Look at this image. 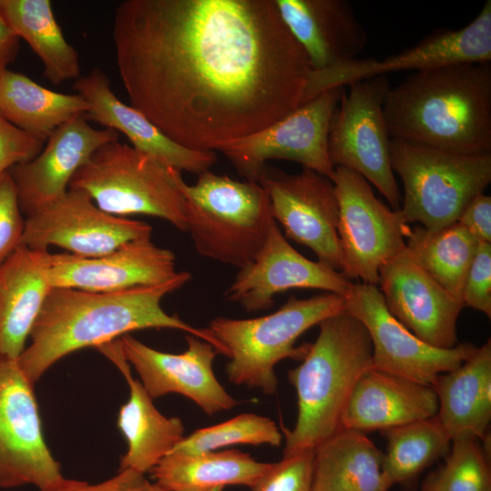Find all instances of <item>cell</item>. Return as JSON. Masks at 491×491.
I'll use <instances>...</instances> for the list:
<instances>
[{"label":"cell","instance_id":"cell-2","mask_svg":"<svg viewBox=\"0 0 491 491\" xmlns=\"http://www.w3.org/2000/svg\"><path fill=\"white\" fill-rule=\"evenodd\" d=\"M191 274L181 271L156 286L112 293L52 287L32 328L30 344L17 363L35 384L57 361L90 346L117 339L131 331L170 328L185 332L211 344L227 356L224 346L207 328L195 327L161 306L163 298L181 288Z\"/></svg>","mask_w":491,"mask_h":491},{"label":"cell","instance_id":"cell-34","mask_svg":"<svg viewBox=\"0 0 491 491\" xmlns=\"http://www.w3.org/2000/svg\"><path fill=\"white\" fill-rule=\"evenodd\" d=\"M479 439L452 441L445 463L429 474L422 491H491V470L486 447Z\"/></svg>","mask_w":491,"mask_h":491},{"label":"cell","instance_id":"cell-4","mask_svg":"<svg viewBox=\"0 0 491 491\" xmlns=\"http://www.w3.org/2000/svg\"><path fill=\"white\" fill-rule=\"evenodd\" d=\"M302 363L288 371L297 396L292 430L283 429V456L314 451L342 429V416L361 377L371 368L372 343L365 326L346 311L319 325Z\"/></svg>","mask_w":491,"mask_h":491},{"label":"cell","instance_id":"cell-43","mask_svg":"<svg viewBox=\"0 0 491 491\" xmlns=\"http://www.w3.org/2000/svg\"><path fill=\"white\" fill-rule=\"evenodd\" d=\"M158 491H161V490L158 488ZM204 491H223V488L222 487H215V488L208 489V490H204Z\"/></svg>","mask_w":491,"mask_h":491},{"label":"cell","instance_id":"cell-5","mask_svg":"<svg viewBox=\"0 0 491 491\" xmlns=\"http://www.w3.org/2000/svg\"><path fill=\"white\" fill-rule=\"evenodd\" d=\"M187 232L196 252L242 267L265 244L272 225L268 195L259 182L207 170L193 185L180 181Z\"/></svg>","mask_w":491,"mask_h":491},{"label":"cell","instance_id":"cell-35","mask_svg":"<svg viewBox=\"0 0 491 491\" xmlns=\"http://www.w3.org/2000/svg\"><path fill=\"white\" fill-rule=\"evenodd\" d=\"M282 439L283 434L272 419L243 413L223 423L195 430L171 452L197 454L234 445L279 446Z\"/></svg>","mask_w":491,"mask_h":491},{"label":"cell","instance_id":"cell-15","mask_svg":"<svg viewBox=\"0 0 491 491\" xmlns=\"http://www.w3.org/2000/svg\"><path fill=\"white\" fill-rule=\"evenodd\" d=\"M258 182L286 237L311 249L320 263L342 272L338 203L333 181L308 168L289 175L266 165Z\"/></svg>","mask_w":491,"mask_h":491},{"label":"cell","instance_id":"cell-3","mask_svg":"<svg viewBox=\"0 0 491 491\" xmlns=\"http://www.w3.org/2000/svg\"><path fill=\"white\" fill-rule=\"evenodd\" d=\"M391 138L463 155L491 154V62L414 72L384 102Z\"/></svg>","mask_w":491,"mask_h":491},{"label":"cell","instance_id":"cell-24","mask_svg":"<svg viewBox=\"0 0 491 491\" xmlns=\"http://www.w3.org/2000/svg\"><path fill=\"white\" fill-rule=\"evenodd\" d=\"M96 348L115 365L129 386L128 401L121 406L117 416V427L127 445L119 470L130 469L145 475L183 440V422L178 417H166L156 409L141 382L132 376L119 338Z\"/></svg>","mask_w":491,"mask_h":491},{"label":"cell","instance_id":"cell-39","mask_svg":"<svg viewBox=\"0 0 491 491\" xmlns=\"http://www.w3.org/2000/svg\"><path fill=\"white\" fill-rule=\"evenodd\" d=\"M44 144L0 115V174L34 159L42 151Z\"/></svg>","mask_w":491,"mask_h":491},{"label":"cell","instance_id":"cell-20","mask_svg":"<svg viewBox=\"0 0 491 491\" xmlns=\"http://www.w3.org/2000/svg\"><path fill=\"white\" fill-rule=\"evenodd\" d=\"M177 273L174 253L155 246L151 236L129 241L95 257L50 253L47 267L52 287L98 293L160 285Z\"/></svg>","mask_w":491,"mask_h":491},{"label":"cell","instance_id":"cell-22","mask_svg":"<svg viewBox=\"0 0 491 491\" xmlns=\"http://www.w3.org/2000/svg\"><path fill=\"white\" fill-rule=\"evenodd\" d=\"M73 88L88 105L85 114L88 120L125 135L133 147L163 164L198 175L215 162L213 151L194 150L175 143L143 113L121 101L100 68L75 80Z\"/></svg>","mask_w":491,"mask_h":491},{"label":"cell","instance_id":"cell-25","mask_svg":"<svg viewBox=\"0 0 491 491\" xmlns=\"http://www.w3.org/2000/svg\"><path fill=\"white\" fill-rule=\"evenodd\" d=\"M438 411L434 388L373 368L357 381L342 416V428L386 430L431 418Z\"/></svg>","mask_w":491,"mask_h":491},{"label":"cell","instance_id":"cell-21","mask_svg":"<svg viewBox=\"0 0 491 491\" xmlns=\"http://www.w3.org/2000/svg\"><path fill=\"white\" fill-rule=\"evenodd\" d=\"M87 120L85 115L73 117L50 135L34 159L9 170L26 216L64 196L90 156L103 145L119 140L116 131L92 127Z\"/></svg>","mask_w":491,"mask_h":491},{"label":"cell","instance_id":"cell-40","mask_svg":"<svg viewBox=\"0 0 491 491\" xmlns=\"http://www.w3.org/2000/svg\"><path fill=\"white\" fill-rule=\"evenodd\" d=\"M45 491H158V488L155 484H150L143 474L125 469L97 484L63 477Z\"/></svg>","mask_w":491,"mask_h":491},{"label":"cell","instance_id":"cell-8","mask_svg":"<svg viewBox=\"0 0 491 491\" xmlns=\"http://www.w3.org/2000/svg\"><path fill=\"white\" fill-rule=\"evenodd\" d=\"M389 149L404 186L398 210L406 224L431 231L450 225L491 182V154L463 155L394 138Z\"/></svg>","mask_w":491,"mask_h":491},{"label":"cell","instance_id":"cell-28","mask_svg":"<svg viewBox=\"0 0 491 491\" xmlns=\"http://www.w3.org/2000/svg\"><path fill=\"white\" fill-rule=\"evenodd\" d=\"M273 463L236 449L197 454L171 452L149 472L161 491H204L227 485L253 487Z\"/></svg>","mask_w":491,"mask_h":491},{"label":"cell","instance_id":"cell-32","mask_svg":"<svg viewBox=\"0 0 491 491\" xmlns=\"http://www.w3.org/2000/svg\"><path fill=\"white\" fill-rule=\"evenodd\" d=\"M406 239V247L412 259L441 287L461 300L479 241L458 222L434 231L416 226Z\"/></svg>","mask_w":491,"mask_h":491},{"label":"cell","instance_id":"cell-6","mask_svg":"<svg viewBox=\"0 0 491 491\" xmlns=\"http://www.w3.org/2000/svg\"><path fill=\"white\" fill-rule=\"evenodd\" d=\"M346 311L345 296L326 293L306 299L290 297L274 313L249 319L218 316L209 329L227 351L228 380L272 395L277 387L276 365L301 360L307 344L295 347L298 337L325 319Z\"/></svg>","mask_w":491,"mask_h":491},{"label":"cell","instance_id":"cell-26","mask_svg":"<svg viewBox=\"0 0 491 491\" xmlns=\"http://www.w3.org/2000/svg\"><path fill=\"white\" fill-rule=\"evenodd\" d=\"M48 249L19 246L0 266V356L17 359L52 286Z\"/></svg>","mask_w":491,"mask_h":491},{"label":"cell","instance_id":"cell-33","mask_svg":"<svg viewBox=\"0 0 491 491\" xmlns=\"http://www.w3.org/2000/svg\"><path fill=\"white\" fill-rule=\"evenodd\" d=\"M387 441L382 471L389 488L413 483L448 454L452 440L436 416L381 431Z\"/></svg>","mask_w":491,"mask_h":491},{"label":"cell","instance_id":"cell-19","mask_svg":"<svg viewBox=\"0 0 491 491\" xmlns=\"http://www.w3.org/2000/svg\"><path fill=\"white\" fill-rule=\"evenodd\" d=\"M377 286L390 314L420 340L442 349L458 344L462 301L430 277L406 247L381 266Z\"/></svg>","mask_w":491,"mask_h":491},{"label":"cell","instance_id":"cell-23","mask_svg":"<svg viewBox=\"0 0 491 491\" xmlns=\"http://www.w3.org/2000/svg\"><path fill=\"white\" fill-rule=\"evenodd\" d=\"M286 26L313 70L356 59L367 42L366 29L346 0H275Z\"/></svg>","mask_w":491,"mask_h":491},{"label":"cell","instance_id":"cell-16","mask_svg":"<svg viewBox=\"0 0 491 491\" xmlns=\"http://www.w3.org/2000/svg\"><path fill=\"white\" fill-rule=\"evenodd\" d=\"M152 231L147 223L108 214L85 193L68 189L60 199L26 216L21 245L33 249L55 246L75 256L95 257L149 237Z\"/></svg>","mask_w":491,"mask_h":491},{"label":"cell","instance_id":"cell-30","mask_svg":"<svg viewBox=\"0 0 491 491\" xmlns=\"http://www.w3.org/2000/svg\"><path fill=\"white\" fill-rule=\"evenodd\" d=\"M0 15L41 60L45 79L58 85L81 76L79 54L65 37L50 0H0Z\"/></svg>","mask_w":491,"mask_h":491},{"label":"cell","instance_id":"cell-7","mask_svg":"<svg viewBox=\"0 0 491 491\" xmlns=\"http://www.w3.org/2000/svg\"><path fill=\"white\" fill-rule=\"evenodd\" d=\"M181 172L119 140L100 146L75 174L68 189L85 193L103 211L121 217H160L185 232Z\"/></svg>","mask_w":491,"mask_h":491},{"label":"cell","instance_id":"cell-37","mask_svg":"<svg viewBox=\"0 0 491 491\" xmlns=\"http://www.w3.org/2000/svg\"><path fill=\"white\" fill-rule=\"evenodd\" d=\"M22 214L10 172L0 174V266L21 246L25 229Z\"/></svg>","mask_w":491,"mask_h":491},{"label":"cell","instance_id":"cell-38","mask_svg":"<svg viewBox=\"0 0 491 491\" xmlns=\"http://www.w3.org/2000/svg\"><path fill=\"white\" fill-rule=\"evenodd\" d=\"M461 300L464 306L491 317V243L479 242L465 279Z\"/></svg>","mask_w":491,"mask_h":491},{"label":"cell","instance_id":"cell-29","mask_svg":"<svg viewBox=\"0 0 491 491\" xmlns=\"http://www.w3.org/2000/svg\"><path fill=\"white\" fill-rule=\"evenodd\" d=\"M383 455L365 433L340 429L314 451L311 491H388Z\"/></svg>","mask_w":491,"mask_h":491},{"label":"cell","instance_id":"cell-27","mask_svg":"<svg viewBox=\"0 0 491 491\" xmlns=\"http://www.w3.org/2000/svg\"><path fill=\"white\" fill-rule=\"evenodd\" d=\"M432 387L438 399L436 417L451 440L487 439L491 421V340Z\"/></svg>","mask_w":491,"mask_h":491},{"label":"cell","instance_id":"cell-1","mask_svg":"<svg viewBox=\"0 0 491 491\" xmlns=\"http://www.w3.org/2000/svg\"><path fill=\"white\" fill-rule=\"evenodd\" d=\"M112 37L130 105L194 150L297 109L312 70L275 0H125Z\"/></svg>","mask_w":491,"mask_h":491},{"label":"cell","instance_id":"cell-31","mask_svg":"<svg viewBox=\"0 0 491 491\" xmlns=\"http://www.w3.org/2000/svg\"><path fill=\"white\" fill-rule=\"evenodd\" d=\"M87 110L86 101L78 94L50 90L9 68L0 76V115L42 142L60 125Z\"/></svg>","mask_w":491,"mask_h":491},{"label":"cell","instance_id":"cell-12","mask_svg":"<svg viewBox=\"0 0 491 491\" xmlns=\"http://www.w3.org/2000/svg\"><path fill=\"white\" fill-rule=\"evenodd\" d=\"M33 386L17 359L0 356V488L45 491L64 477L45 440Z\"/></svg>","mask_w":491,"mask_h":491},{"label":"cell","instance_id":"cell-13","mask_svg":"<svg viewBox=\"0 0 491 491\" xmlns=\"http://www.w3.org/2000/svg\"><path fill=\"white\" fill-rule=\"evenodd\" d=\"M346 312L366 328L372 343L371 368L432 386L476 350L471 343L450 349L426 344L388 311L377 286L353 283L345 296Z\"/></svg>","mask_w":491,"mask_h":491},{"label":"cell","instance_id":"cell-10","mask_svg":"<svg viewBox=\"0 0 491 491\" xmlns=\"http://www.w3.org/2000/svg\"><path fill=\"white\" fill-rule=\"evenodd\" d=\"M332 181L338 203L342 273L349 279L377 286L381 266L406 248L411 227L399 210L379 200L356 172L336 166Z\"/></svg>","mask_w":491,"mask_h":491},{"label":"cell","instance_id":"cell-11","mask_svg":"<svg viewBox=\"0 0 491 491\" xmlns=\"http://www.w3.org/2000/svg\"><path fill=\"white\" fill-rule=\"evenodd\" d=\"M344 89L326 90L277 122L218 151L248 181L258 182L272 159L299 163L332 180L336 167L329 157L328 131Z\"/></svg>","mask_w":491,"mask_h":491},{"label":"cell","instance_id":"cell-36","mask_svg":"<svg viewBox=\"0 0 491 491\" xmlns=\"http://www.w3.org/2000/svg\"><path fill=\"white\" fill-rule=\"evenodd\" d=\"M314 451L283 456L273 463L252 491H311Z\"/></svg>","mask_w":491,"mask_h":491},{"label":"cell","instance_id":"cell-14","mask_svg":"<svg viewBox=\"0 0 491 491\" xmlns=\"http://www.w3.org/2000/svg\"><path fill=\"white\" fill-rule=\"evenodd\" d=\"M465 62H491V1L486 0L466 25L431 33L416 45L383 60L355 59L311 70L302 105L326 90L388 73L415 72Z\"/></svg>","mask_w":491,"mask_h":491},{"label":"cell","instance_id":"cell-18","mask_svg":"<svg viewBox=\"0 0 491 491\" xmlns=\"http://www.w3.org/2000/svg\"><path fill=\"white\" fill-rule=\"evenodd\" d=\"M185 340V352L171 354L155 350L129 334L119 338L125 358L134 366L152 399L179 394L209 416L235 407L238 401L226 392L213 371L216 349L192 335H186Z\"/></svg>","mask_w":491,"mask_h":491},{"label":"cell","instance_id":"cell-42","mask_svg":"<svg viewBox=\"0 0 491 491\" xmlns=\"http://www.w3.org/2000/svg\"><path fill=\"white\" fill-rule=\"evenodd\" d=\"M19 50V39L8 28L0 15V76L15 59Z\"/></svg>","mask_w":491,"mask_h":491},{"label":"cell","instance_id":"cell-41","mask_svg":"<svg viewBox=\"0 0 491 491\" xmlns=\"http://www.w3.org/2000/svg\"><path fill=\"white\" fill-rule=\"evenodd\" d=\"M457 222L479 242L491 243V196L481 193L464 208Z\"/></svg>","mask_w":491,"mask_h":491},{"label":"cell","instance_id":"cell-9","mask_svg":"<svg viewBox=\"0 0 491 491\" xmlns=\"http://www.w3.org/2000/svg\"><path fill=\"white\" fill-rule=\"evenodd\" d=\"M332 115L328 153L335 167L356 172L385 196L394 210L402 197L390 162V135L384 102L390 89L386 75L351 82Z\"/></svg>","mask_w":491,"mask_h":491},{"label":"cell","instance_id":"cell-17","mask_svg":"<svg viewBox=\"0 0 491 491\" xmlns=\"http://www.w3.org/2000/svg\"><path fill=\"white\" fill-rule=\"evenodd\" d=\"M352 282L342 272L298 253L275 222L256 255L239 268L224 296L247 312L269 309L290 289H320L345 296Z\"/></svg>","mask_w":491,"mask_h":491}]
</instances>
